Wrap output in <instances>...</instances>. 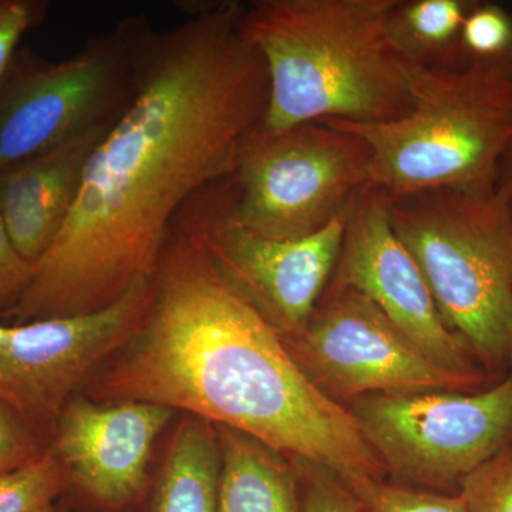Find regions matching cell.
I'll use <instances>...</instances> for the list:
<instances>
[{"label": "cell", "instance_id": "23", "mask_svg": "<svg viewBox=\"0 0 512 512\" xmlns=\"http://www.w3.org/2000/svg\"><path fill=\"white\" fill-rule=\"evenodd\" d=\"M49 10L47 0H0V76L19 49L20 40L45 22Z\"/></svg>", "mask_w": 512, "mask_h": 512}, {"label": "cell", "instance_id": "16", "mask_svg": "<svg viewBox=\"0 0 512 512\" xmlns=\"http://www.w3.org/2000/svg\"><path fill=\"white\" fill-rule=\"evenodd\" d=\"M220 468L214 424L185 414L165 454L150 512H217Z\"/></svg>", "mask_w": 512, "mask_h": 512}, {"label": "cell", "instance_id": "22", "mask_svg": "<svg viewBox=\"0 0 512 512\" xmlns=\"http://www.w3.org/2000/svg\"><path fill=\"white\" fill-rule=\"evenodd\" d=\"M302 512H362L355 495L326 468L299 460Z\"/></svg>", "mask_w": 512, "mask_h": 512}, {"label": "cell", "instance_id": "10", "mask_svg": "<svg viewBox=\"0 0 512 512\" xmlns=\"http://www.w3.org/2000/svg\"><path fill=\"white\" fill-rule=\"evenodd\" d=\"M231 205L228 177L195 195L181 215L229 281L282 338H295L328 289L338 264L345 217L311 237L271 239L239 227Z\"/></svg>", "mask_w": 512, "mask_h": 512}, {"label": "cell", "instance_id": "6", "mask_svg": "<svg viewBox=\"0 0 512 512\" xmlns=\"http://www.w3.org/2000/svg\"><path fill=\"white\" fill-rule=\"evenodd\" d=\"M154 26L127 16L69 59L16 50L0 76V175L119 120Z\"/></svg>", "mask_w": 512, "mask_h": 512}, {"label": "cell", "instance_id": "9", "mask_svg": "<svg viewBox=\"0 0 512 512\" xmlns=\"http://www.w3.org/2000/svg\"><path fill=\"white\" fill-rule=\"evenodd\" d=\"M151 282L90 315L0 323V403L46 448L79 387L140 329L153 298Z\"/></svg>", "mask_w": 512, "mask_h": 512}, {"label": "cell", "instance_id": "14", "mask_svg": "<svg viewBox=\"0 0 512 512\" xmlns=\"http://www.w3.org/2000/svg\"><path fill=\"white\" fill-rule=\"evenodd\" d=\"M113 126V124H111ZM101 127L0 175V214L23 259L35 265L73 211Z\"/></svg>", "mask_w": 512, "mask_h": 512}, {"label": "cell", "instance_id": "26", "mask_svg": "<svg viewBox=\"0 0 512 512\" xmlns=\"http://www.w3.org/2000/svg\"><path fill=\"white\" fill-rule=\"evenodd\" d=\"M494 191L512 212V140L498 163Z\"/></svg>", "mask_w": 512, "mask_h": 512}, {"label": "cell", "instance_id": "15", "mask_svg": "<svg viewBox=\"0 0 512 512\" xmlns=\"http://www.w3.org/2000/svg\"><path fill=\"white\" fill-rule=\"evenodd\" d=\"M215 429L221 460L217 512H302L298 471L284 453L242 431Z\"/></svg>", "mask_w": 512, "mask_h": 512}, {"label": "cell", "instance_id": "12", "mask_svg": "<svg viewBox=\"0 0 512 512\" xmlns=\"http://www.w3.org/2000/svg\"><path fill=\"white\" fill-rule=\"evenodd\" d=\"M329 286L365 295L424 355L477 392L484 390L485 382H495L467 343L447 328L420 266L394 231L389 198L372 183L356 195L346 212L342 247Z\"/></svg>", "mask_w": 512, "mask_h": 512}, {"label": "cell", "instance_id": "19", "mask_svg": "<svg viewBox=\"0 0 512 512\" xmlns=\"http://www.w3.org/2000/svg\"><path fill=\"white\" fill-rule=\"evenodd\" d=\"M69 488L66 471L52 450L0 476V512H59Z\"/></svg>", "mask_w": 512, "mask_h": 512}, {"label": "cell", "instance_id": "27", "mask_svg": "<svg viewBox=\"0 0 512 512\" xmlns=\"http://www.w3.org/2000/svg\"><path fill=\"white\" fill-rule=\"evenodd\" d=\"M59 512H70V511L62 510V508H60Z\"/></svg>", "mask_w": 512, "mask_h": 512}, {"label": "cell", "instance_id": "24", "mask_svg": "<svg viewBox=\"0 0 512 512\" xmlns=\"http://www.w3.org/2000/svg\"><path fill=\"white\" fill-rule=\"evenodd\" d=\"M46 448L25 421L0 403V476L42 456Z\"/></svg>", "mask_w": 512, "mask_h": 512}, {"label": "cell", "instance_id": "3", "mask_svg": "<svg viewBox=\"0 0 512 512\" xmlns=\"http://www.w3.org/2000/svg\"><path fill=\"white\" fill-rule=\"evenodd\" d=\"M396 0H252L241 32L264 59L262 128L312 121L380 124L412 109L413 64L390 36Z\"/></svg>", "mask_w": 512, "mask_h": 512}, {"label": "cell", "instance_id": "4", "mask_svg": "<svg viewBox=\"0 0 512 512\" xmlns=\"http://www.w3.org/2000/svg\"><path fill=\"white\" fill-rule=\"evenodd\" d=\"M389 215L447 328L500 382L512 372L510 208L495 191L434 188L389 198Z\"/></svg>", "mask_w": 512, "mask_h": 512}, {"label": "cell", "instance_id": "2", "mask_svg": "<svg viewBox=\"0 0 512 512\" xmlns=\"http://www.w3.org/2000/svg\"><path fill=\"white\" fill-rule=\"evenodd\" d=\"M146 318L94 373V402H141L242 431L350 485L383 480L349 409L303 373L183 215L165 241Z\"/></svg>", "mask_w": 512, "mask_h": 512}, {"label": "cell", "instance_id": "25", "mask_svg": "<svg viewBox=\"0 0 512 512\" xmlns=\"http://www.w3.org/2000/svg\"><path fill=\"white\" fill-rule=\"evenodd\" d=\"M33 265L19 254L0 214V315L16 305L28 286Z\"/></svg>", "mask_w": 512, "mask_h": 512}, {"label": "cell", "instance_id": "11", "mask_svg": "<svg viewBox=\"0 0 512 512\" xmlns=\"http://www.w3.org/2000/svg\"><path fill=\"white\" fill-rule=\"evenodd\" d=\"M284 340L303 373L338 403L373 393L477 392L437 366L355 289L328 286L306 328Z\"/></svg>", "mask_w": 512, "mask_h": 512}, {"label": "cell", "instance_id": "1", "mask_svg": "<svg viewBox=\"0 0 512 512\" xmlns=\"http://www.w3.org/2000/svg\"><path fill=\"white\" fill-rule=\"evenodd\" d=\"M180 8L183 22L148 37L133 99L94 148L66 224L0 319L90 315L153 281L178 215L234 174L264 123L268 70L242 35L244 3Z\"/></svg>", "mask_w": 512, "mask_h": 512}, {"label": "cell", "instance_id": "18", "mask_svg": "<svg viewBox=\"0 0 512 512\" xmlns=\"http://www.w3.org/2000/svg\"><path fill=\"white\" fill-rule=\"evenodd\" d=\"M457 70H478L512 83V3L474 0L461 29Z\"/></svg>", "mask_w": 512, "mask_h": 512}, {"label": "cell", "instance_id": "21", "mask_svg": "<svg viewBox=\"0 0 512 512\" xmlns=\"http://www.w3.org/2000/svg\"><path fill=\"white\" fill-rule=\"evenodd\" d=\"M468 512H512V446L461 481Z\"/></svg>", "mask_w": 512, "mask_h": 512}, {"label": "cell", "instance_id": "20", "mask_svg": "<svg viewBox=\"0 0 512 512\" xmlns=\"http://www.w3.org/2000/svg\"><path fill=\"white\" fill-rule=\"evenodd\" d=\"M348 488L362 512H468L460 493H430L387 484L383 480L360 481Z\"/></svg>", "mask_w": 512, "mask_h": 512}, {"label": "cell", "instance_id": "5", "mask_svg": "<svg viewBox=\"0 0 512 512\" xmlns=\"http://www.w3.org/2000/svg\"><path fill=\"white\" fill-rule=\"evenodd\" d=\"M412 109L390 123L329 120L372 151L370 183L389 198L453 188L494 192L512 140V83L478 70L413 67Z\"/></svg>", "mask_w": 512, "mask_h": 512}, {"label": "cell", "instance_id": "17", "mask_svg": "<svg viewBox=\"0 0 512 512\" xmlns=\"http://www.w3.org/2000/svg\"><path fill=\"white\" fill-rule=\"evenodd\" d=\"M474 0H396L390 36L403 56L421 69H456L461 29Z\"/></svg>", "mask_w": 512, "mask_h": 512}, {"label": "cell", "instance_id": "7", "mask_svg": "<svg viewBox=\"0 0 512 512\" xmlns=\"http://www.w3.org/2000/svg\"><path fill=\"white\" fill-rule=\"evenodd\" d=\"M370 167L366 141L330 121L259 127L231 175L232 217L261 237H311L345 217L370 184Z\"/></svg>", "mask_w": 512, "mask_h": 512}, {"label": "cell", "instance_id": "8", "mask_svg": "<svg viewBox=\"0 0 512 512\" xmlns=\"http://www.w3.org/2000/svg\"><path fill=\"white\" fill-rule=\"evenodd\" d=\"M384 470L453 490L512 446V372L480 392L373 393L349 409Z\"/></svg>", "mask_w": 512, "mask_h": 512}, {"label": "cell", "instance_id": "13", "mask_svg": "<svg viewBox=\"0 0 512 512\" xmlns=\"http://www.w3.org/2000/svg\"><path fill=\"white\" fill-rule=\"evenodd\" d=\"M174 413L158 404L74 396L60 414L49 448L69 487L101 512H119L146 493L154 444Z\"/></svg>", "mask_w": 512, "mask_h": 512}]
</instances>
